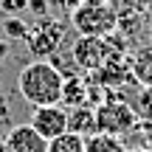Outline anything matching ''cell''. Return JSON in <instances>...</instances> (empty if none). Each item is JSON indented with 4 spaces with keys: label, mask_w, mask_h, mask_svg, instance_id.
Masks as SVG:
<instances>
[{
    "label": "cell",
    "mask_w": 152,
    "mask_h": 152,
    "mask_svg": "<svg viewBox=\"0 0 152 152\" xmlns=\"http://www.w3.org/2000/svg\"><path fill=\"white\" fill-rule=\"evenodd\" d=\"M68 130L76 132V135H82V138H87V135H93V132H99V130H96V110L87 107V104L68 110Z\"/></svg>",
    "instance_id": "9c48e42d"
},
{
    "label": "cell",
    "mask_w": 152,
    "mask_h": 152,
    "mask_svg": "<svg viewBox=\"0 0 152 152\" xmlns=\"http://www.w3.org/2000/svg\"><path fill=\"white\" fill-rule=\"evenodd\" d=\"M149 34H152V23H149Z\"/></svg>",
    "instance_id": "ffe728a7"
},
{
    "label": "cell",
    "mask_w": 152,
    "mask_h": 152,
    "mask_svg": "<svg viewBox=\"0 0 152 152\" xmlns=\"http://www.w3.org/2000/svg\"><path fill=\"white\" fill-rule=\"evenodd\" d=\"M23 9H28V0H0V11L6 17H17Z\"/></svg>",
    "instance_id": "9a60e30c"
},
{
    "label": "cell",
    "mask_w": 152,
    "mask_h": 152,
    "mask_svg": "<svg viewBox=\"0 0 152 152\" xmlns=\"http://www.w3.org/2000/svg\"><path fill=\"white\" fill-rule=\"evenodd\" d=\"M28 31H31V26H28L23 17H6L3 20L6 39H28Z\"/></svg>",
    "instance_id": "5bb4252c"
},
{
    "label": "cell",
    "mask_w": 152,
    "mask_h": 152,
    "mask_svg": "<svg viewBox=\"0 0 152 152\" xmlns=\"http://www.w3.org/2000/svg\"><path fill=\"white\" fill-rule=\"evenodd\" d=\"M130 68H132V76H135L144 87L152 90V42L141 45V48L135 51V56L130 59Z\"/></svg>",
    "instance_id": "8fae6325"
},
{
    "label": "cell",
    "mask_w": 152,
    "mask_h": 152,
    "mask_svg": "<svg viewBox=\"0 0 152 152\" xmlns=\"http://www.w3.org/2000/svg\"><path fill=\"white\" fill-rule=\"evenodd\" d=\"M59 104L68 107V110L87 104V79H82V76H65V82H62V102Z\"/></svg>",
    "instance_id": "30bf717a"
},
{
    "label": "cell",
    "mask_w": 152,
    "mask_h": 152,
    "mask_svg": "<svg viewBox=\"0 0 152 152\" xmlns=\"http://www.w3.org/2000/svg\"><path fill=\"white\" fill-rule=\"evenodd\" d=\"M62 82L65 76L48 59H34L17 73V90L31 107H45L62 102Z\"/></svg>",
    "instance_id": "6da1fadb"
},
{
    "label": "cell",
    "mask_w": 152,
    "mask_h": 152,
    "mask_svg": "<svg viewBox=\"0 0 152 152\" xmlns=\"http://www.w3.org/2000/svg\"><path fill=\"white\" fill-rule=\"evenodd\" d=\"M26 42H28V48H31V54L39 56V59L54 56L56 51H59V45H62V23L59 20H48V17H39L37 26H31Z\"/></svg>",
    "instance_id": "5b68a950"
},
{
    "label": "cell",
    "mask_w": 152,
    "mask_h": 152,
    "mask_svg": "<svg viewBox=\"0 0 152 152\" xmlns=\"http://www.w3.org/2000/svg\"><path fill=\"white\" fill-rule=\"evenodd\" d=\"M0 152H48V141L31 124H23V127H14L6 135Z\"/></svg>",
    "instance_id": "52a82bcc"
},
{
    "label": "cell",
    "mask_w": 152,
    "mask_h": 152,
    "mask_svg": "<svg viewBox=\"0 0 152 152\" xmlns=\"http://www.w3.org/2000/svg\"><path fill=\"white\" fill-rule=\"evenodd\" d=\"M48 152H85V138L76 132H62L54 141H48Z\"/></svg>",
    "instance_id": "4fadbf2b"
},
{
    "label": "cell",
    "mask_w": 152,
    "mask_h": 152,
    "mask_svg": "<svg viewBox=\"0 0 152 152\" xmlns=\"http://www.w3.org/2000/svg\"><path fill=\"white\" fill-rule=\"evenodd\" d=\"M0 93H3V85H0Z\"/></svg>",
    "instance_id": "44dd1931"
},
{
    "label": "cell",
    "mask_w": 152,
    "mask_h": 152,
    "mask_svg": "<svg viewBox=\"0 0 152 152\" xmlns=\"http://www.w3.org/2000/svg\"><path fill=\"white\" fill-rule=\"evenodd\" d=\"M71 20L82 34H90V37H107L118 26V14L107 0H85L71 14Z\"/></svg>",
    "instance_id": "7a4b0ae2"
},
{
    "label": "cell",
    "mask_w": 152,
    "mask_h": 152,
    "mask_svg": "<svg viewBox=\"0 0 152 152\" xmlns=\"http://www.w3.org/2000/svg\"><path fill=\"white\" fill-rule=\"evenodd\" d=\"M130 152H152V149H147V147H138V149H130Z\"/></svg>",
    "instance_id": "d6986e66"
},
{
    "label": "cell",
    "mask_w": 152,
    "mask_h": 152,
    "mask_svg": "<svg viewBox=\"0 0 152 152\" xmlns=\"http://www.w3.org/2000/svg\"><path fill=\"white\" fill-rule=\"evenodd\" d=\"M54 3H56V9H62L65 14H73V11L79 9L85 0H54Z\"/></svg>",
    "instance_id": "e0dca14e"
},
{
    "label": "cell",
    "mask_w": 152,
    "mask_h": 152,
    "mask_svg": "<svg viewBox=\"0 0 152 152\" xmlns=\"http://www.w3.org/2000/svg\"><path fill=\"white\" fill-rule=\"evenodd\" d=\"M113 54H115L113 45H110L104 37H90V34H79V39H76L73 48H71L73 65L82 68V71H87V73L99 71Z\"/></svg>",
    "instance_id": "277c9868"
},
{
    "label": "cell",
    "mask_w": 152,
    "mask_h": 152,
    "mask_svg": "<svg viewBox=\"0 0 152 152\" xmlns=\"http://www.w3.org/2000/svg\"><path fill=\"white\" fill-rule=\"evenodd\" d=\"M31 127L45 138V141H54L56 135L68 132V107H62V104L34 107V113H31Z\"/></svg>",
    "instance_id": "8992f818"
},
{
    "label": "cell",
    "mask_w": 152,
    "mask_h": 152,
    "mask_svg": "<svg viewBox=\"0 0 152 152\" xmlns=\"http://www.w3.org/2000/svg\"><path fill=\"white\" fill-rule=\"evenodd\" d=\"M96 110V130L99 132H107V135H124V132H130L132 127L138 124V113L135 107H132L130 102H124V99L113 96L110 93V99L104 104H99Z\"/></svg>",
    "instance_id": "3957f363"
},
{
    "label": "cell",
    "mask_w": 152,
    "mask_h": 152,
    "mask_svg": "<svg viewBox=\"0 0 152 152\" xmlns=\"http://www.w3.org/2000/svg\"><path fill=\"white\" fill-rule=\"evenodd\" d=\"M6 56H9V42H6V39H0V65L6 62Z\"/></svg>",
    "instance_id": "ac0fdd59"
},
{
    "label": "cell",
    "mask_w": 152,
    "mask_h": 152,
    "mask_svg": "<svg viewBox=\"0 0 152 152\" xmlns=\"http://www.w3.org/2000/svg\"><path fill=\"white\" fill-rule=\"evenodd\" d=\"M132 76V68H130V62L124 59V54L121 51H115L113 56H110L107 62H104L99 71H93L90 73V79L96 82V85H102V87H118V85H124L127 79Z\"/></svg>",
    "instance_id": "ba28073f"
},
{
    "label": "cell",
    "mask_w": 152,
    "mask_h": 152,
    "mask_svg": "<svg viewBox=\"0 0 152 152\" xmlns=\"http://www.w3.org/2000/svg\"><path fill=\"white\" fill-rule=\"evenodd\" d=\"M85 152H127L118 135H107V132H93L85 138Z\"/></svg>",
    "instance_id": "7c38bea8"
},
{
    "label": "cell",
    "mask_w": 152,
    "mask_h": 152,
    "mask_svg": "<svg viewBox=\"0 0 152 152\" xmlns=\"http://www.w3.org/2000/svg\"><path fill=\"white\" fill-rule=\"evenodd\" d=\"M51 3H54V0H28V11H34L37 17H45Z\"/></svg>",
    "instance_id": "2e32d148"
}]
</instances>
